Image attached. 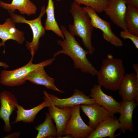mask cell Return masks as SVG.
I'll list each match as a JSON object with an SVG mask.
<instances>
[{
    "instance_id": "1",
    "label": "cell",
    "mask_w": 138,
    "mask_h": 138,
    "mask_svg": "<svg viewBox=\"0 0 138 138\" xmlns=\"http://www.w3.org/2000/svg\"><path fill=\"white\" fill-rule=\"evenodd\" d=\"M60 28L64 35L63 40H58L57 42L62 48L53 54V57L61 54H64L70 57L73 60L75 68L80 69L83 72L94 76L97 75L98 71L88 60L87 55L89 54L88 50L84 49L76 39L75 36L67 30L64 25Z\"/></svg>"
},
{
    "instance_id": "2",
    "label": "cell",
    "mask_w": 138,
    "mask_h": 138,
    "mask_svg": "<svg viewBox=\"0 0 138 138\" xmlns=\"http://www.w3.org/2000/svg\"><path fill=\"white\" fill-rule=\"evenodd\" d=\"M70 12L73 19V23L69 25L70 32L74 36L80 37L85 47L92 55L95 51L93 45L92 38L94 27L90 17L84 7L73 2Z\"/></svg>"
},
{
    "instance_id": "3",
    "label": "cell",
    "mask_w": 138,
    "mask_h": 138,
    "mask_svg": "<svg viewBox=\"0 0 138 138\" xmlns=\"http://www.w3.org/2000/svg\"><path fill=\"white\" fill-rule=\"evenodd\" d=\"M125 74L122 60L114 58L112 55L108 54L103 60L98 72L96 76L98 84L106 89L117 91Z\"/></svg>"
},
{
    "instance_id": "4",
    "label": "cell",
    "mask_w": 138,
    "mask_h": 138,
    "mask_svg": "<svg viewBox=\"0 0 138 138\" xmlns=\"http://www.w3.org/2000/svg\"><path fill=\"white\" fill-rule=\"evenodd\" d=\"M33 56L31 55L30 61L24 66L12 70L2 71L0 76L1 83L9 87L22 85L26 82V77L33 70L41 66L50 65L55 59L54 57L38 63L33 64L32 63Z\"/></svg>"
},
{
    "instance_id": "5",
    "label": "cell",
    "mask_w": 138,
    "mask_h": 138,
    "mask_svg": "<svg viewBox=\"0 0 138 138\" xmlns=\"http://www.w3.org/2000/svg\"><path fill=\"white\" fill-rule=\"evenodd\" d=\"M45 6H42L39 16L32 20H27L24 17L14 12H8L14 23L26 24L30 26L33 33L32 39L31 42L26 41V46L30 51L31 55H34L35 52L38 50L40 44V38L45 34L46 30L41 22V18L45 13Z\"/></svg>"
},
{
    "instance_id": "6",
    "label": "cell",
    "mask_w": 138,
    "mask_h": 138,
    "mask_svg": "<svg viewBox=\"0 0 138 138\" xmlns=\"http://www.w3.org/2000/svg\"><path fill=\"white\" fill-rule=\"evenodd\" d=\"M71 116L63 135H70L74 138H87L93 131L83 120L80 114V105L71 107Z\"/></svg>"
},
{
    "instance_id": "7",
    "label": "cell",
    "mask_w": 138,
    "mask_h": 138,
    "mask_svg": "<svg viewBox=\"0 0 138 138\" xmlns=\"http://www.w3.org/2000/svg\"><path fill=\"white\" fill-rule=\"evenodd\" d=\"M43 93L44 95V99L47 102L48 107L54 106L60 108H67L77 105L95 103L89 96L86 95L83 92L77 89H75L73 94L70 97L63 99H60L45 91Z\"/></svg>"
},
{
    "instance_id": "8",
    "label": "cell",
    "mask_w": 138,
    "mask_h": 138,
    "mask_svg": "<svg viewBox=\"0 0 138 138\" xmlns=\"http://www.w3.org/2000/svg\"><path fill=\"white\" fill-rule=\"evenodd\" d=\"M90 18L91 24L94 27L102 32L104 39L111 44L116 47L123 45L121 40L112 31L109 22L101 18L92 8L90 7H84Z\"/></svg>"
},
{
    "instance_id": "9",
    "label": "cell",
    "mask_w": 138,
    "mask_h": 138,
    "mask_svg": "<svg viewBox=\"0 0 138 138\" xmlns=\"http://www.w3.org/2000/svg\"><path fill=\"white\" fill-rule=\"evenodd\" d=\"M0 118L4 122V131L9 133L12 129L10 122V117L16 108V105L18 104V100L12 93L4 90L0 93Z\"/></svg>"
},
{
    "instance_id": "10",
    "label": "cell",
    "mask_w": 138,
    "mask_h": 138,
    "mask_svg": "<svg viewBox=\"0 0 138 138\" xmlns=\"http://www.w3.org/2000/svg\"><path fill=\"white\" fill-rule=\"evenodd\" d=\"M126 6L125 0H109L104 11L113 22L123 30L128 31L124 21Z\"/></svg>"
},
{
    "instance_id": "11",
    "label": "cell",
    "mask_w": 138,
    "mask_h": 138,
    "mask_svg": "<svg viewBox=\"0 0 138 138\" xmlns=\"http://www.w3.org/2000/svg\"><path fill=\"white\" fill-rule=\"evenodd\" d=\"M118 90L122 100H135L138 103V77L133 73L125 75Z\"/></svg>"
},
{
    "instance_id": "12",
    "label": "cell",
    "mask_w": 138,
    "mask_h": 138,
    "mask_svg": "<svg viewBox=\"0 0 138 138\" xmlns=\"http://www.w3.org/2000/svg\"><path fill=\"white\" fill-rule=\"evenodd\" d=\"M80 108L89 119L88 125L93 130L111 114L105 108L96 103L80 105Z\"/></svg>"
},
{
    "instance_id": "13",
    "label": "cell",
    "mask_w": 138,
    "mask_h": 138,
    "mask_svg": "<svg viewBox=\"0 0 138 138\" xmlns=\"http://www.w3.org/2000/svg\"><path fill=\"white\" fill-rule=\"evenodd\" d=\"M101 87L98 84L94 85L91 89L89 97L95 103L103 107L112 114L119 113L120 102L112 96L104 93Z\"/></svg>"
},
{
    "instance_id": "14",
    "label": "cell",
    "mask_w": 138,
    "mask_h": 138,
    "mask_svg": "<svg viewBox=\"0 0 138 138\" xmlns=\"http://www.w3.org/2000/svg\"><path fill=\"white\" fill-rule=\"evenodd\" d=\"M136 101L135 100H122L120 102L119 112L120 116L118 119L120 125L119 129L123 133H124L126 130L131 132L133 131V111L138 105Z\"/></svg>"
},
{
    "instance_id": "15",
    "label": "cell",
    "mask_w": 138,
    "mask_h": 138,
    "mask_svg": "<svg viewBox=\"0 0 138 138\" xmlns=\"http://www.w3.org/2000/svg\"><path fill=\"white\" fill-rule=\"evenodd\" d=\"M120 127L118 119L114 115H112L103 121L87 138H115L118 135L115 134V132Z\"/></svg>"
},
{
    "instance_id": "16",
    "label": "cell",
    "mask_w": 138,
    "mask_h": 138,
    "mask_svg": "<svg viewBox=\"0 0 138 138\" xmlns=\"http://www.w3.org/2000/svg\"><path fill=\"white\" fill-rule=\"evenodd\" d=\"M48 110L55 122L57 138H61L63 132L71 116V107L60 108L54 106H49Z\"/></svg>"
},
{
    "instance_id": "17",
    "label": "cell",
    "mask_w": 138,
    "mask_h": 138,
    "mask_svg": "<svg viewBox=\"0 0 138 138\" xmlns=\"http://www.w3.org/2000/svg\"><path fill=\"white\" fill-rule=\"evenodd\" d=\"M45 67L41 66L33 70L26 77V80L34 84L43 86L47 88L59 93H64L56 86L54 79L47 74L44 69Z\"/></svg>"
},
{
    "instance_id": "18",
    "label": "cell",
    "mask_w": 138,
    "mask_h": 138,
    "mask_svg": "<svg viewBox=\"0 0 138 138\" xmlns=\"http://www.w3.org/2000/svg\"><path fill=\"white\" fill-rule=\"evenodd\" d=\"M0 38L5 44L6 41L12 40L18 44H22L25 40L24 32L17 29L15 23L10 18L0 24Z\"/></svg>"
},
{
    "instance_id": "19",
    "label": "cell",
    "mask_w": 138,
    "mask_h": 138,
    "mask_svg": "<svg viewBox=\"0 0 138 138\" xmlns=\"http://www.w3.org/2000/svg\"><path fill=\"white\" fill-rule=\"evenodd\" d=\"M0 6L8 12L17 10L21 14L28 16L35 14L37 10L36 6L30 0H12L10 3L0 1Z\"/></svg>"
},
{
    "instance_id": "20",
    "label": "cell",
    "mask_w": 138,
    "mask_h": 138,
    "mask_svg": "<svg viewBox=\"0 0 138 138\" xmlns=\"http://www.w3.org/2000/svg\"><path fill=\"white\" fill-rule=\"evenodd\" d=\"M47 102L45 101L38 105L32 108L26 109L18 104L16 106L17 116L13 124L22 121L25 123H33L38 113L43 108L48 107Z\"/></svg>"
},
{
    "instance_id": "21",
    "label": "cell",
    "mask_w": 138,
    "mask_h": 138,
    "mask_svg": "<svg viewBox=\"0 0 138 138\" xmlns=\"http://www.w3.org/2000/svg\"><path fill=\"white\" fill-rule=\"evenodd\" d=\"M54 10V2L53 0H48L47 5L45 9L47 17L45 23L44 28L46 30L53 31L63 40L64 37L55 20Z\"/></svg>"
},
{
    "instance_id": "22",
    "label": "cell",
    "mask_w": 138,
    "mask_h": 138,
    "mask_svg": "<svg viewBox=\"0 0 138 138\" xmlns=\"http://www.w3.org/2000/svg\"><path fill=\"white\" fill-rule=\"evenodd\" d=\"M45 115L44 121L35 127L38 131L36 138H55L57 136V130L53 120L49 113H46Z\"/></svg>"
},
{
    "instance_id": "23",
    "label": "cell",
    "mask_w": 138,
    "mask_h": 138,
    "mask_svg": "<svg viewBox=\"0 0 138 138\" xmlns=\"http://www.w3.org/2000/svg\"><path fill=\"white\" fill-rule=\"evenodd\" d=\"M124 21L128 32L138 36V8L127 6Z\"/></svg>"
},
{
    "instance_id": "24",
    "label": "cell",
    "mask_w": 138,
    "mask_h": 138,
    "mask_svg": "<svg viewBox=\"0 0 138 138\" xmlns=\"http://www.w3.org/2000/svg\"><path fill=\"white\" fill-rule=\"evenodd\" d=\"M74 2L80 5L83 4L90 7L96 12L101 13L104 11L108 6L109 0H73Z\"/></svg>"
},
{
    "instance_id": "25",
    "label": "cell",
    "mask_w": 138,
    "mask_h": 138,
    "mask_svg": "<svg viewBox=\"0 0 138 138\" xmlns=\"http://www.w3.org/2000/svg\"><path fill=\"white\" fill-rule=\"evenodd\" d=\"M120 36L124 39H129L133 42L135 47L138 49V36L135 35L128 31L123 30L120 32Z\"/></svg>"
},
{
    "instance_id": "26",
    "label": "cell",
    "mask_w": 138,
    "mask_h": 138,
    "mask_svg": "<svg viewBox=\"0 0 138 138\" xmlns=\"http://www.w3.org/2000/svg\"><path fill=\"white\" fill-rule=\"evenodd\" d=\"M125 3L127 6L138 8V0H125Z\"/></svg>"
},
{
    "instance_id": "27",
    "label": "cell",
    "mask_w": 138,
    "mask_h": 138,
    "mask_svg": "<svg viewBox=\"0 0 138 138\" xmlns=\"http://www.w3.org/2000/svg\"><path fill=\"white\" fill-rule=\"evenodd\" d=\"M20 134V133L19 132H15L9 134L7 135L5 138H18Z\"/></svg>"
},
{
    "instance_id": "28",
    "label": "cell",
    "mask_w": 138,
    "mask_h": 138,
    "mask_svg": "<svg viewBox=\"0 0 138 138\" xmlns=\"http://www.w3.org/2000/svg\"><path fill=\"white\" fill-rule=\"evenodd\" d=\"M132 67L134 70L135 74L138 77V65L136 64L133 63L132 64Z\"/></svg>"
},
{
    "instance_id": "29",
    "label": "cell",
    "mask_w": 138,
    "mask_h": 138,
    "mask_svg": "<svg viewBox=\"0 0 138 138\" xmlns=\"http://www.w3.org/2000/svg\"><path fill=\"white\" fill-rule=\"evenodd\" d=\"M0 66H2L5 68L9 67V66L6 63L0 62Z\"/></svg>"
},
{
    "instance_id": "30",
    "label": "cell",
    "mask_w": 138,
    "mask_h": 138,
    "mask_svg": "<svg viewBox=\"0 0 138 138\" xmlns=\"http://www.w3.org/2000/svg\"><path fill=\"white\" fill-rule=\"evenodd\" d=\"M5 45V44L3 42H0V47L3 46H4Z\"/></svg>"
},
{
    "instance_id": "31",
    "label": "cell",
    "mask_w": 138,
    "mask_h": 138,
    "mask_svg": "<svg viewBox=\"0 0 138 138\" xmlns=\"http://www.w3.org/2000/svg\"><path fill=\"white\" fill-rule=\"evenodd\" d=\"M56 0L57 1H62V0Z\"/></svg>"
},
{
    "instance_id": "32",
    "label": "cell",
    "mask_w": 138,
    "mask_h": 138,
    "mask_svg": "<svg viewBox=\"0 0 138 138\" xmlns=\"http://www.w3.org/2000/svg\"></svg>"
}]
</instances>
